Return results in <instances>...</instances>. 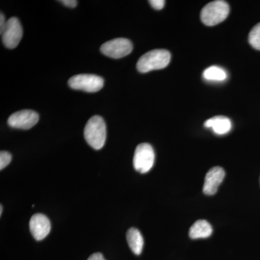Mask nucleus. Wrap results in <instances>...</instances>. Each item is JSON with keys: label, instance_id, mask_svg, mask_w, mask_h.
I'll return each instance as SVG.
<instances>
[{"label": "nucleus", "instance_id": "nucleus-13", "mask_svg": "<svg viewBox=\"0 0 260 260\" xmlns=\"http://www.w3.org/2000/svg\"><path fill=\"white\" fill-rule=\"evenodd\" d=\"M126 241L133 252L136 255H140L144 245L143 237L140 231L135 228L129 229L126 232Z\"/></svg>", "mask_w": 260, "mask_h": 260}, {"label": "nucleus", "instance_id": "nucleus-16", "mask_svg": "<svg viewBox=\"0 0 260 260\" xmlns=\"http://www.w3.org/2000/svg\"><path fill=\"white\" fill-rule=\"evenodd\" d=\"M11 154L6 151H1L0 153V169L3 170L7 166L9 165L11 162Z\"/></svg>", "mask_w": 260, "mask_h": 260}, {"label": "nucleus", "instance_id": "nucleus-15", "mask_svg": "<svg viewBox=\"0 0 260 260\" xmlns=\"http://www.w3.org/2000/svg\"><path fill=\"white\" fill-rule=\"evenodd\" d=\"M249 42L254 49L260 50V23L251 29L249 34Z\"/></svg>", "mask_w": 260, "mask_h": 260}, {"label": "nucleus", "instance_id": "nucleus-3", "mask_svg": "<svg viewBox=\"0 0 260 260\" xmlns=\"http://www.w3.org/2000/svg\"><path fill=\"white\" fill-rule=\"evenodd\" d=\"M229 12L230 8L226 2L217 0L205 5L202 10L200 18L205 25L213 26L225 20Z\"/></svg>", "mask_w": 260, "mask_h": 260}, {"label": "nucleus", "instance_id": "nucleus-14", "mask_svg": "<svg viewBox=\"0 0 260 260\" xmlns=\"http://www.w3.org/2000/svg\"><path fill=\"white\" fill-rule=\"evenodd\" d=\"M203 78L209 81L220 82L226 80L227 73L223 68L211 66L203 72Z\"/></svg>", "mask_w": 260, "mask_h": 260}, {"label": "nucleus", "instance_id": "nucleus-21", "mask_svg": "<svg viewBox=\"0 0 260 260\" xmlns=\"http://www.w3.org/2000/svg\"><path fill=\"white\" fill-rule=\"evenodd\" d=\"M2 214H3V205H0V215H2Z\"/></svg>", "mask_w": 260, "mask_h": 260}, {"label": "nucleus", "instance_id": "nucleus-19", "mask_svg": "<svg viewBox=\"0 0 260 260\" xmlns=\"http://www.w3.org/2000/svg\"><path fill=\"white\" fill-rule=\"evenodd\" d=\"M88 260H106L104 256L101 253H94L91 256H89Z\"/></svg>", "mask_w": 260, "mask_h": 260}, {"label": "nucleus", "instance_id": "nucleus-6", "mask_svg": "<svg viewBox=\"0 0 260 260\" xmlns=\"http://www.w3.org/2000/svg\"><path fill=\"white\" fill-rule=\"evenodd\" d=\"M133 49V44L129 40L124 38H118L104 43L101 47V51L109 57L120 59L129 54Z\"/></svg>", "mask_w": 260, "mask_h": 260}, {"label": "nucleus", "instance_id": "nucleus-4", "mask_svg": "<svg viewBox=\"0 0 260 260\" xmlns=\"http://www.w3.org/2000/svg\"><path fill=\"white\" fill-rule=\"evenodd\" d=\"M155 162L153 147L148 143H141L135 149L133 165L137 172L145 174L150 172Z\"/></svg>", "mask_w": 260, "mask_h": 260}, {"label": "nucleus", "instance_id": "nucleus-10", "mask_svg": "<svg viewBox=\"0 0 260 260\" xmlns=\"http://www.w3.org/2000/svg\"><path fill=\"white\" fill-rule=\"evenodd\" d=\"M225 177L223 168L215 167L210 169L205 178L203 192L206 195H214L218 191L219 186Z\"/></svg>", "mask_w": 260, "mask_h": 260}, {"label": "nucleus", "instance_id": "nucleus-1", "mask_svg": "<svg viewBox=\"0 0 260 260\" xmlns=\"http://www.w3.org/2000/svg\"><path fill=\"white\" fill-rule=\"evenodd\" d=\"M84 137L87 143L95 150H100L107 140V126L102 117L93 116L87 122L84 129Z\"/></svg>", "mask_w": 260, "mask_h": 260}, {"label": "nucleus", "instance_id": "nucleus-8", "mask_svg": "<svg viewBox=\"0 0 260 260\" xmlns=\"http://www.w3.org/2000/svg\"><path fill=\"white\" fill-rule=\"evenodd\" d=\"M39 120V116L32 110H22L13 113L8 118V123L15 129H29L35 126Z\"/></svg>", "mask_w": 260, "mask_h": 260}, {"label": "nucleus", "instance_id": "nucleus-7", "mask_svg": "<svg viewBox=\"0 0 260 260\" xmlns=\"http://www.w3.org/2000/svg\"><path fill=\"white\" fill-rule=\"evenodd\" d=\"M3 42L8 49H15L23 37V28L17 18L13 17L7 20L4 30L1 32Z\"/></svg>", "mask_w": 260, "mask_h": 260}, {"label": "nucleus", "instance_id": "nucleus-18", "mask_svg": "<svg viewBox=\"0 0 260 260\" xmlns=\"http://www.w3.org/2000/svg\"><path fill=\"white\" fill-rule=\"evenodd\" d=\"M59 2L68 8H74L78 5V2L76 0H61Z\"/></svg>", "mask_w": 260, "mask_h": 260}, {"label": "nucleus", "instance_id": "nucleus-20", "mask_svg": "<svg viewBox=\"0 0 260 260\" xmlns=\"http://www.w3.org/2000/svg\"><path fill=\"white\" fill-rule=\"evenodd\" d=\"M6 23L7 21L5 20L4 15L1 13V15H0V32L3 31Z\"/></svg>", "mask_w": 260, "mask_h": 260}, {"label": "nucleus", "instance_id": "nucleus-12", "mask_svg": "<svg viewBox=\"0 0 260 260\" xmlns=\"http://www.w3.org/2000/svg\"><path fill=\"white\" fill-rule=\"evenodd\" d=\"M213 234V228L205 220H199L195 222L190 229L189 235L191 239H205Z\"/></svg>", "mask_w": 260, "mask_h": 260}, {"label": "nucleus", "instance_id": "nucleus-2", "mask_svg": "<svg viewBox=\"0 0 260 260\" xmlns=\"http://www.w3.org/2000/svg\"><path fill=\"white\" fill-rule=\"evenodd\" d=\"M171 61V54L166 49H154L143 54L137 63L140 73H146L153 70L167 68Z\"/></svg>", "mask_w": 260, "mask_h": 260}, {"label": "nucleus", "instance_id": "nucleus-5", "mask_svg": "<svg viewBox=\"0 0 260 260\" xmlns=\"http://www.w3.org/2000/svg\"><path fill=\"white\" fill-rule=\"evenodd\" d=\"M104 79L95 75L80 74L70 78L68 85L75 90H83L89 93L99 91L104 86Z\"/></svg>", "mask_w": 260, "mask_h": 260}, {"label": "nucleus", "instance_id": "nucleus-9", "mask_svg": "<svg viewBox=\"0 0 260 260\" xmlns=\"http://www.w3.org/2000/svg\"><path fill=\"white\" fill-rule=\"evenodd\" d=\"M29 226L32 237L37 241L43 240L51 231L50 220L44 214L38 213L32 215Z\"/></svg>", "mask_w": 260, "mask_h": 260}, {"label": "nucleus", "instance_id": "nucleus-17", "mask_svg": "<svg viewBox=\"0 0 260 260\" xmlns=\"http://www.w3.org/2000/svg\"><path fill=\"white\" fill-rule=\"evenodd\" d=\"M150 5L155 10H162L165 5V1L164 0H150L148 2Z\"/></svg>", "mask_w": 260, "mask_h": 260}, {"label": "nucleus", "instance_id": "nucleus-11", "mask_svg": "<svg viewBox=\"0 0 260 260\" xmlns=\"http://www.w3.org/2000/svg\"><path fill=\"white\" fill-rule=\"evenodd\" d=\"M205 126L212 129L216 135H223L228 134L231 131L232 124L229 118L223 116H217L205 121Z\"/></svg>", "mask_w": 260, "mask_h": 260}]
</instances>
